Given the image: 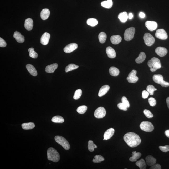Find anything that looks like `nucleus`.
Returning a JSON list of instances; mask_svg holds the SVG:
<instances>
[{
  "mask_svg": "<svg viewBox=\"0 0 169 169\" xmlns=\"http://www.w3.org/2000/svg\"><path fill=\"white\" fill-rule=\"evenodd\" d=\"M14 37L17 42L19 43H22L24 41V36L21 34L20 32H15L14 34Z\"/></svg>",
  "mask_w": 169,
  "mask_h": 169,
  "instance_id": "obj_20",
  "label": "nucleus"
},
{
  "mask_svg": "<svg viewBox=\"0 0 169 169\" xmlns=\"http://www.w3.org/2000/svg\"><path fill=\"white\" fill-rule=\"evenodd\" d=\"M101 5L103 7L110 9L112 7L113 5V2L112 0H107V1H103L101 3Z\"/></svg>",
  "mask_w": 169,
  "mask_h": 169,
  "instance_id": "obj_29",
  "label": "nucleus"
},
{
  "mask_svg": "<svg viewBox=\"0 0 169 169\" xmlns=\"http://www.w3.org/2000/svg\"><path fill=\"white\" fill-rule=\"evenodd\" d=\"M136 152H136V151L133 152H132V154H134L136 153Z\"/></svg>",
  "mask_w": 169,
  "mask_h": 169,
  "instance_id": "obj_55",
  "label": "nucleus"
},
{
  "mask_svg": "<svg viewBox=\"0 0 169 169\" xmlns=\"http://www.w3.org/2000/svg\"><path fill=\"white\" fill-rule=\"evenodd\" d=\"M147 65L150 68L151 71H155L161 68L160 61L158 58L154 57L148 62Z\"/></svg>",
  "mask_w": 169,
  "mask_h": 169,
  "instance_id": "obj_3",
  "label": "nucleus"
},
{
  "mask_svg": "<svg viewBox=\"0 0 169 169\" xmlns=\"http://www.w3.org/2000/svg\"><path fill=\"white\" fill-rule=\"evenodd\" d=\"M144 114L146 117L148 118H151L153 117V115L148 110H144L143 111Z\"/></svg>",
  "mask_w": 169,
  "mask_h": 169,
  "instance_id": "obj_43",
  "label": "nucleus"
},
{
  "mask_svg": "<svg viewBox=\"0 0 169 169\" xmlns=\"http://www.w3.org/2000/svg\"><path fill=\"white\" fill-rule=\"evenodd\" d=\"M55 141L61 145L65 150H68L70 149V144L65 138L61 136H57L55 137Z\"/></svg>",
  "mask_w": 169,
  "mask_h": 169,
  "instance_id": "obj_4",
  "label": "nucleus"
},
{
  "mask_svg": "<svg viewBox=\"0 0 169 169\" xmlns=\"http://www.w3.org/2000/svg\"><path fill=\"white\" fill-rule=\"evenodd\" d=\"M82 94V90L80 89H78L76 90L75 92L73 98L75 100L79 99L81 97Z\"/></svg>",
  "mask_w": 169,
  "mask_h": 169,
  "instance_id": "obj_41",
  "label": "nucleus"
},
{
  "mask_svg": "<svg viewBox=\"0 0 169 169\" xmlns=\"http://www.w3.org/2000/svg\"><path fill=\"white\" fill-rule=\"evenodd\" d=\"M148 102L150 106H154L156 104V101L155 98L152 97L149 98L148 100Z\"/></svg>",
  "mask_w": 169,
  "mask_h": 169,
  "instance_id": "obj_45",
  "label": "nucleus"
},
{
  "mask_svg": "<svg viewBox=\"0 0 169 169\" xmlns=\"http://www.w3.org/2000/svg\"><path fill=\"white\" fill-rule=\"evenodd\" d=\"M78 68L79 66L78 65L73 64H70L65 68V71L66 73H68V72L71 71L73 70L76 69Z\"/></svg>",
  "mask_w": 169,
  "mask_h": 169,
  "instance_id": "obj_35",
  "label": "nucleus"
},
{
  "mask_svg": "<svg viewBox=\"0 0 169 169\" xmlns=\"http://www.w3.org/2000/svg\"><path fill=\"white\" fill-rule=\"evenodd\" d=\"M7 45L6 41L1 37L0 38V47H4Z\"/></svg>",
  "mask_w": 169,
  "mask_h": 169,
  "instance_id": "obj_48",
  "label": "nucleus"
},
{
  "mask_svg": "<svg viewBox=\"0 0 169 169\" xmlns=\"http://www.w3.org/2000/svg\"><path fill=\"white\" fill-rule=\"evenodd\" d=\"M26 68L30 74L34 76H37V73L35 68L32 65L28 64L26 65Z\"/></svg>",
  "mask_w": 169,
  "mask_h": 169,
  "instance_id": "obj_21",
  "label": "nucleus"
},
{
  "mask_svg": "<svg viewBox=\"0 0 169 169\" xmlns=\"http://www.w3.org/2000/svg\"><path fill=\"white\" fill-rule=\"evenodd\" d=\"M155 37L162 40H165L168 38V35L166 32L163 29L157 30L155 33Z\"/></svg>",
  "mask_w": 169,
  "mask_h": 169,
  "instance_id": "obj_11",
  "label": "nucleus"
},
{
  "mask_svg": "<svg viewBox=\"0 0 169 169\" xmlns=\"http://www.w3.org/2000/svg\"><path fill=\"white\" fill-rule=\"evenodd\" d=\"M150 169H161V166L158 164H155L150 167Z\"/></svg>",
  "mask_w": 169,
  "mask_h": 169,
  "instance_id": "obj_50",
  "label": "nucleus"
},
{
  "mask_svg": "<svg viewBox=\"0 0 169 169\" xmlns=\"http://www.w3.org/2000/svg\"><path fill=\"white\" fill-rule=\"evenodd\" d=\"M157 90V89H156V88H155V91H156V90Z\"/></svg>",
  "mask_w": 169,
  "mask_h": 169,
  "instance_id": "obj_56",
  "label": "nucleus"
},
{
  "mask_svg": "<svg viewBox=\"0 0 169 169\" xmlns=\"http://www.w3.org/2000/svg\"><path fill=\"white\" fill-rule=\"evenodd\" d=\"M98 21L96 19L90 18L88 19L87 21V24L88 25L94 27L97 25Z\"/></svg>",
  "mask_w": 169,
  "mask_h": 169,
  "instance_id": "obj_34",
  "label": "nucleus"
},
{
  "mask_svg": "<svg viewBox=\"0 0 169 169\" xmlns=\"http://www.w3.org/2000/svg\"><path fill=\"white\" fill-rule=\"evenodd\" d=\"M119 70L117 68L114 67H111L110 68V74L113 76H117L119 74Z\"/></svg>",
  "mask_w": 169,
  "mask_h": 169,
  "instance_id": "obj_26",
  "label": "nucleus"
},
{
  "mask_svg": "<svg viewBox=\"0 0 169 169\" xmlns=\"http://www.w3.org/2000/svg\"><path fill=\"white\" fill-rule=\"evenodd\" d=\"M165 134L167 137L169 138V130H167L165 131Z\"/></svg>",
  "mask_w": 169,
  "mask_h": 169,
  "instance_id": "obj_52",
  "label": "nucleus"
},
{
  "mask_svg": "<svg viewBox=\"0 0 169 169\" xmlns=\"http://www.w3.org/2000/svg\"><path fill=\"white\" fill-rule=\"evenodd\" d=\"M118 18L121 22L124 23L127 21L129 17L127 12H124L121 13L119 14Z\"/></svg>",
  "mask_w": 169,
  "mask_h": 169,
  "instance_id": "obj_27",
  "label": "nucleus"
},
{
  "mask_svg": "<svg viewBox=\"0 0 169 169\" xmlns=\"http://www.w3.org/2000/svg\"><path fill=\"white\" fill-rule=\"evenodd\" d=\"M159 148L163 152H166L169 151V145H166L164 146H160L159 147Z\"/></svg>",
  "mask_w": 169,
  "mask_h": 169,
  "instance_id": "obj_46",
  "label": "nucleus"
},
{
  "mask_svg": "<svg viewBox=\"0 0 169 169\" xmlns=\"http://www.w3.org/2000/svg\"><path fill=\"white\" fill-rule=\"evenodd\" d=\"M33 27V21L32 19L28 18L26 19L24 23V27L28 31L32 30Z\"/></svg>",
  "mask_w": 169,
  "mask_h": 169,
  "instance_id": "obj_17",
  "label": "nucleus"
},
{
  "mask_svg": "<svg viewBox=\"0 0 169 169\" xmlns=\"http://www.w3.org/2000/svg\"><path fill=\"white\" fill-rule=\"evenodd\" d=\"M106 111L104 107H98L95 111V117L97 119H101L105 117L106 115Z\"/></svg>",
  "mask_w": 169,
  "mask_h": 169,
  "instance_id": "obj_9",
  "label": "nucleus"
},
{
  "mask_svg": "<svg viewBox=\"0 0 169 169\" xmlns=\"http://www.w3.org/2000/svg\"><path fill=\"white\" fill-rule=\"evenodd\" d=\"M106 54L109 58H114L116 57V53L115 50L111 47H108L106 49Z\"/></svg>",
  "mask_w": 169,
  "mask_h": 169,
  "instance_id": "obj_18",
  "label": "nucleus"
},
{
  "mask_svg": "<svg viewBox=\"0 0 169 169\" xmlns=\"http://www.w3.org/2000/svg\"><path fill=\"white\" fill-rule=\"evenodd\" d=\"M47 158L49 160L54 162H57L60 160L59 154L56 150L50 147L47 150Z\"/></svg>",
  "mask_w": 169,
  "mask_h": 169,
  "instance_id": "obj_2",
  "label": "nucleus"
},
{
  "mask_svg": "<svg viewBox=\"0 0 169 169\" xmlns=\"http://www.w3.org/2000/svg\"><path fill=\"white\" fill-rule=\"evenodd\" d=\"M149 95V94L148 92H147V91L144 90V91L142 92V98H143L144 99H146V98H148Z\"/></svg>",
  "mask_w": 169,
  "mask_h": 169,
  "instance_id": "obj_49",
  "label": "nucleus"
},
{
  "mask_svg": "<svg viewBox=\"0 0 169 169\" xmlns=\"http://www.w3.org/2000/svg\"><path fill=\"white\" fill-rule=\"evenodd\" d=\"M21 126L23 129L27 130L33 129L35 127V124L33 122L24 123Z\"/></svg>",
  "mask_w": 169,
  "mask_h": 169,
  "instance_id": "obj_28",
  "label": "nucleus"
},
{
  "mask_svg": "<svg viewBox=\"0 0 169 169\" xmlns=\"http://www.w3.org/2000/svg\"><path fill=\"white\" fill-rule=\"evenodd\" d=\"M166 103L167 104V106L169 109V97L167 98L166 99Z\"/></svg>",
  "mask_w": 169,
  "mask_h": 169,
  "instance_id": "obj_54",
  "label": "nucleus"
},
{
  "mask_svg": "<svg viewBox=\"0 0 169 169\" xmlns=\"http://www.w3.org/2000/svg\"><path fill=\"white\" fill-rule=\"evenodd\" d=\"M117 107L120 109L124 111L127 110V108L122 103H119L117 105Z\"/></svg>",
  "mask_w": 169,
  "mask_h": 169,
  "instance_id": "obj_47",
  "label": "nucleus"
},
{
  "mask_svg": "<svg viewBox=\"0 0 169 169\" xmlns=\"http://www.w3.org/2000/svg\"><path fill=\"white\" fill-rule=\"evenodd\" d=\"M135 29L134 27L127 29L125 32L124 37V40L129 41L132 40L134 37Z\"/></svg>",
  "mask_w": 169,
  "mask_h": 169,
  "instance_id": "obj_6",
  "label": "nucleus"
},
{
  "mask_svg": "<svg viewBox=\"0 0 169 169\" xmlns=\"http://www.w3.org/2000/svg\"><path fill=\"white\" fill-rule=\"evenodd\" d=\"M147 91L151 95H153L154 94V91H155V87L152 85H149L147 86Z\"/></svg>",
  "mask_w": 169,
  "mask_h": 169,
  "instance_id": "obj_42",
  "label": "nucleus"
},
{
  "mask_svg": "<svg viewBox=\"0 0 169 169\" xmlns=\"http://www.w3.org/2000/svg\"><path fill=\"white\" fill-rule=\"evenodd\" d=\"M144 40L146 45L148 46H151L155 43V39L151 34L149 33H146L144 34Z\"/></svg>",
  "mask_w": 169,
  "mask_h": 169,
  "instance_id": "obj_8",
  "label": "nucleus"
},
{
  "mask_svg": "<svg viewBox=\"0 0 169 169\" xmlns=\"http://www.w3.org/2000/svg\"><path fill=\"white\" fill-rule=\"evenodd\" d=\"M155 52L157 55L160 57L165 56L168 53L167 49L163 47H158L156 48Z\"/></svg>",
  "mask_w": 169,
  "mask_h": 169,
  "instance_id": "obj_14",
  "label": "nucleus"
},
{
  "mask_svg": "<svg viewBox=\"0 0 169 169\" xmlns=\"http://www.w3.org/2000/svg\"><path fill=\"white\" fill-rule=\"evenodd\" d=\"M110 86L108 85H105L103 86L100 89L98 93V96L101 97L105 95L110 89Z\"/></svg>",
  "mask_w": 169,
  "mask_h": 169,
  "instance_id": "obj_19",
  "label": "nucleus"
},
{
  "mask_svg": "<svg viewBox=\"0 0 169 169\" xmlns=\"http://www.w3.org/2000/svg\"><path fill=\"white\" fill-rule=\"evenodd\" d=\"M153 80L155 83L161 85L164 87H168L169 86V83L163 80V77L161 75H155L153 76Z\"/></svg>",
  "mask_w": 169,
  "mask_h": 169,
  "instance_id": "obj_5",
  "label": "nucleus"
},
{
  "mask_svg": "<svg viewBox=\"0 0 169 169\" xmlns=\"http://www.w3.org/2000/svg\"><path fill=\"white\" fill-rule=\"evenodd\" d=\"M28 52H29V55L30 57L33 58H37L38 55L35 51L34 50L33 48H30L28 49Z\"/></svg>",
  "mask_w": 169,
  "mask_h": 169,
  "instance_id": "obj_39",
  "label": "nucleus"
},
{
  "mask_svg": "<svg viewBox=\"0 0 169 169\" xmlns=\"http://www.w3.org/2000/svg\"><path fill=\"white\" fill-rule=\"evenodd\" d=\"M78 47V44L75 43H71L66 46L64 48V51L65 53H70L76 50Z\"/></svg>",
  "mask_w": 169,
  "mask_h": 169,
  "instance_id": "obj_12",
  "label": "nucleus"
},
{
  "mask_svg": "<svg viewBox=\"0 0 169 169\" xmlns=\"http://www.w3.org/2000/svg\"><path fill=\"white\" fill-rule=\"evenodd\" d=\"M146 57L145 54L143 52H141L138 57L136 59L135 61L138 64L142 63L145 60Z\"/></svg>",
  "mask_w": 169,
  "mask_h": 169,
  "instance_id": "obj_30",
  "label": "nucleus"
},
{
  "mask_svg": "<svg viewBox=\"0 0 169 169\" xmlns=\"http://www.w3.org/2000/svg\"><path fill=\"white\" fill-rule=\"evenodd\" d=\"M50 11L49 9H43L40 13L41 18L44 20L47 19L50 16Z\"/></svg>",
  "mask_w": 169,
  "mask_h": 169,
  "instance_id": "obj_24",
  "label": "nucleus"
},
{
  "mask_svg": "<svg viewBox=\"0 0 169 169\" xmlns=\"http://www.w3.org/2000/svg\"><path fill=\"white\" fill-rule=\"evenodd\" d=\"M88 148L90 152H92L94 151V149L97 148V146L93 143V141L89 140L88 142Z\"/></svg>",
  "mask_w": 169,
  "mask_h": 169,
  "instance_id": "obj_36",
  "label": "nucleus"
},
{
  "mask_svg": "<svg viewBox=\"0 0 169 169\" xmlns=\"http://www.w3.org/2000/svg\"><path fill=\"white\" fill-rule=\"evenodd\" d=\"M132 157L129 158V160L131 162H135L137 161V159H139L141 157L142 154L140 152H137L134 154H132Z\"/></svg>",
  "mask_w": 169,
  "mask_h": 169,
  "instance_id": "obj_37",
  "label": "nucleus"
},
{
  "mask_svg": "<svg viewBox=\"0 0 169 169\" xmlns=\"http://www.w3.org/2000/svg\"><path fill=\"white\" fill-rule=\"evenodd\" d=\"M133 17V15L132 14V13H130L129 14L128 16V17L130 19H131Z\"/></svg>",
  "mask_w": 169,
  "mask_h": 169,
  "instance_id": "obj_53",
  "label": "nucleus"
},
{
  "mask_svg": "<svg viewBox=\"0 0 169 169\" xmlns=\"http://www.w3.org/2000/svg\"><path fill=\"white\" fill-rule=\"evenodd\" d=\"M122 103L126 107L129 108L130 107V104L127 98L125 96L122 97Z\"/></svg>",
  "mask_w": 169,
  "mask_h": 169,
  "instance_id": "obj_44",
  "label": "nucleus"
},
{
  "mask_svg": "<svg viewBox=\"0 0 169 169\" xmlns=\"http://www.w3.org/2000/svg\"><path fill=\"white\" fill-rule=\"evenodd\" d=\"M114 132L115 130L114 129L111 128L108 129L104 133L103 140H108L110 139L114 135Z\"/></svg>",
  "mask_w": 169,
  "mask_h": 169,
  "instance_id": "obj_16",
  "label": "nucleus"
},
{
  "mask_svg": "<svg viewBox=\"0 0 169 169\" xmlns=\"http://www.w3.org/2000/svg\"><path fill=\"white\" fill-rule=\"evenodd\" d=\"M146 163L149 166H151L156 162V160L151 155H148L146 157Z\"/></svg>",
  "mask_w": 169,
  "mask_h": 169,
  "instance_id": "obj_23",
  "label": "nucleus"
},
{
  "mask_svg": "<svg viewBox=\"0 0 169 169\" xmlns=\"http://www.w3.org/2000/svg\"><path fill=\"white\" fill-rule=\"evenodd\" d=\"M136 165L140 169H145L146 168L147 165L145 160L141 159L136 162Z\"/></svg>",
  "mask_w": 169,
  "mask_h": 169,
  "instance_id": "obj_31",
  "label": "nucleus"
},
{
  "mask_svg": "<svg viewBox=\"0 0 169 169\" xmlns=\"http://www.w3.org/2000/svg\"><path fill=\"white\" fill-rule=\"evenodd\" d=\"M58 65L57 63H54L48 65L46 67L45 71L47 73H53L58 68Z\"/></svg>",
  "mask_w": 169,
  "mask_h": 169,
  "instance_id": "obj_22",
  "label": "nucleus"
},
{
  "mask_svg": "<svg viewBox=\"0 0 169 169\" xmlns=\"http://www.w3.org/2000/svg\"><path fill=\"white\" fill-rule=\"evenodd\" d=\"M122 38L119 35H113L111 37V41L114 45H117L122 41Z\"/></svg>",
  "mask_w": 169,
  "mask_h": 169,
  "instance_id": "obj_25",
  "label": "nucleus"
},
{
  "mask_svg": "<svg viewBox=\"0 0 169 169\" xmlns=\"http://www.w3.org/2000/svg\"><path fill=\"white\" fill-rule=\"evenodd\" d=\"M52 121L54 123H62L64 122V119L61 116H57L52 118Z\"/></svg>",
  "mask_w": 169,
  "mask_h": 169,
  "instance_id": "obj_33",
  "label": "nucleus"
},
{
  "mask_svg": "<svg viewBox=\"0 0 169 169\" xmlns=\"http://www.w3.org/2000/svg\"><path fill=\"white\" fill-rule=\"evenodd\" d=\"M140 129L146 132H150L153 130L154 126L151 123L148 121H144L140 125Z\"/></svg>",
  "mask_w": 169,
  "mask_h": 169,
  "instance_id": "obj_7",
  "label": "nucleus"
},
{
  "mask_svg": "<svg viewBox=\"0 0 169 169\" xmlns=\"http://www.w3.org/2000/svg\"><path fill=\"white\" fill-rule=\"evenodd\" d=\"M124 139L127 145L132 148L137 147L141 142L139 136L137 134L132 132L126 134L124 136Z\"/></svg>",
  "mask_w": 169,
  "mask_h": 169,
  "instance_id": "obj_1",
  "label": "nucleus"
},
{
  "mask_svg": "<svg viewBox=\"0 0 169 169\" xmlns=\"http://www.w3.org/2000/svg\"><path fill=\"white\" fill-rule=\"evenodd\" d=\"M145 14L142 12H140V14H139V16H140V18H143L145 17Z\"/></svg>",
  "mask_w": 169,
  "mask_h": 169,
  "instance_id": "obj_51",
  "label": "nucleus"
},
{
  "mask_svg": "<svg viewBox=\"0 0 169 169\" xmlns=\"http://www.w3.org/2000/svg\"><path fill=\"white\" fill-rule=\"evenodd\" d=\"M87 106L85 105L79 107L77 109V111L80 114H83L86 112L87 110Z\"/></svg>",
  "mask_w": 169,
  "mask_h": 169,
  "instance_id": "obj_40",
  "label": "nucleus"
},
{
  "mask_svg": "<svg viewBox=\"0 0 169 169\" xmlns=\"http://www.w3.org/2000/svg\"><path fill=\"white\" fill-rule=\"evenodd\" d=\"M105 159L101 155H96L95 156L93 160V162L94 163H99L104 161Z\"/></svg>",
  "mask_w": 169,
  "mask_h": 169,
  "instance_id": "obj_38",
  "label": "nucleus"
},
{
  "mask_svg": "<svg viewBox=\"0 0 169 169\" xmlns=\"http://www.w3.org/2000/svg\"><path fill=\"white\" fill-rule=\"evenodd\" d=\"M145 25L149 30L153 31L155 30L157 27L156 22L154 21H147L145 23Z\"/></svg>",
  "mask_w": 169,
  "mask_h": 169,
  "instance_id": "obj_13",
  "label": "nucleus"
},
{
  "mask_svg": "<svg viewBox=\"0 0 169 169\" xmlns=\"http://www.w3.org/2000/svg\"><path fill=\"white\" fill-rule=\"evenodd\" d=\"M137 71L135 70H132L129 74L127 80L129 83H135L138 81L139 78L136 76Z\"/></svg>",
  "mask_w": 169,
  "mask_h": 169,
  "instance_id": "obj_10",
  "label": "nucleus"
},
{
  "mask_svg": "<svg viewBox=\"0 0 169 169\" xmlns=\"http://www.w3.org/2000/svg\"><path fill=\"white\" fill-rule=\"evenodd\" d=\"M50 38V34L48 33L45 32L41 37L40 42L43 45H46L48 44Z\"/></svg>",
  "mask_w": 169,
  "mask_h": 169,
  "instance_id": "obj_15",
  "label": "nucleus"
},
{
  "mask_svg": "<svg viewBox=\"0 0 169 169\" xmlns=\"http://www.w3.org/2000/svg\"><path fill=\"white\" fill-rule=\"evenodd\" d=\"M107 36L105 32H101L98 35V38L100 43L103 44L105 42Z\"/></svg>",
  "mask_w": 169,
  "mask_h": 169,
  "instance_id": "obj_32",
  "label": "nucleus"
}]
</instances>
